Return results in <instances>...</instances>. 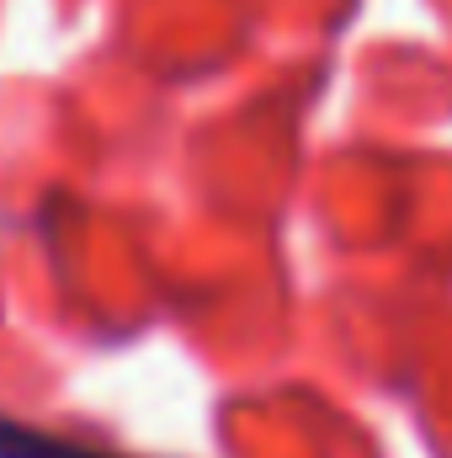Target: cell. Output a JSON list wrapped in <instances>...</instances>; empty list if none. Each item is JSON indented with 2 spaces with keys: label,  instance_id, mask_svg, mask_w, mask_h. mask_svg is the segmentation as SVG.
Segmentation results:
<instances>
[{
  "label": "cell",
  "instance_id": "cell-1",
  "mask_svg": "<svg viewBox=\"0 0 452 458\" xmlns=\"http://www.w3.org/2000/svg\"><path fill=\"white\" fill-rule=\"evenodd\" d=\"M0 458H113V454H96L86 443H64L54 432H38L27 421L0 416Z\"/></svg>",
  "mask_w": 452,
  "mask_h": 458
}]
</instances>
